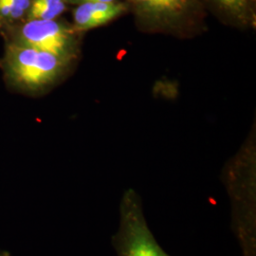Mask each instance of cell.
<instances>
[{
	"label": "cell",
	"mask_w": 256,
	"mask_h": 256,
	"mask_svg": "<svg viewBox=\"0 0 256 256\" xmlns=\"http://www.w3.org/2000/svg\"><path fill=\"white\" fill-rule=\"evenodd\" d=\"M6 42L46 52L72 62L79 52V32L59 18L26 20L2 32Z\"/></svg>",
	"instance_id": "277c9868"
},
{
	"label": "cell",
	"mask_w": 256,
	"mask_h": 256,
	"mask_svg": "<svg viewBox=\"0 0 256 256\" xmlns=\"http://www.w3.org/2000/svg\"><path fill=\"white\" fill-rule=\"evenodd\" d=\"M68 0H32L26 20L59 18L68 9Z\"/></svg>",
	"instance_id": "9c48e42d"
},
{
	"label": "cell",
	"mask_w": 256,
	"mask_h": 256,
	"mask_svg": "<svg viewBox=\"0 0 256 256\" xmlns=\"http://www.w3.org/2000/svg\"><path fill=\"white\" fill-rule=\"evenodd\" d=\"M128 12V5L124 1L117 3L86 2L76 5L74 10L72 27L77 32L82 34L106 25Z\"/></svg>",
	"instance_id": "8992f818"
},
{
	"label": "cell",
	"mask_w": 256,
	"mask_h": 256,
	"mask_svg": "<svg viewBox=\"0 0 256 256\" xmlns=\"http://www.w3.org/2000/svg\"><path fill=\"white\" fill-rule=\"evenodd\" d=\"M122 0H68V4L72 5H79L86 2H102V3H117V2H122Z\"/></svg>",
	"instance_id": "30bf717a"
},
{
	"label": "cell",
	"mask_w": 256,
	"mask_h": 256,
	"mask_svg": "<svg viewBox=\"0 0 256 256\" xmlns=\"http://www.w3.org/2000/svg\"><path fill=\"white\" fill-rule=\"evenodd\" d=\"M111 243L117 256H171L158 243L148 226L142 198L132 188L122 196L119 226Z\"/></svg>",
	"instance_id": "3957f363"
},
{
	"label": "cell",
	"mask_w": 256,
	"mask_h": 256,
	"mask_svg": "<svg viewBox=\"0 0 256 256\" xmlns=\"http://www.w3.org/2000/svg\"><path fill=\"white\" fill-rule=\"evenodd\" d=\"M210 3L222 16L239 25H248L256 18V0H202Z\"/></svg>",
	"instance_id": "52a82bcc"
},
{
	"label": "cell",
	"mask_w": 256,
	"mask_h": 256,
	"mask_svg": "<svg viewBox=\"0 0 256 256\" xmlns=\"http://www.w3.org/2000/svg\"><path fill=\"white\" fill-rule=\"evenodd\" d=\"M248 140L223 171L230 205V227L242 256H256V154Z\"/></svg>",
	"instance_id": "6da1fadb"
},
{
	"label": "cell",
	"mask_w": 256,
	"mask_h": 256,
	"mask_svg": "<svg viewBox=\"0 0 256 256\" xmlns=\"http://www.w3.org/2000/svg\"><path fill=\"white\" fill-rule=\"evenodd\" d=\"M70 64V61L52 54L10 42H6L0 60L6 84L27 95L45 92L61 79Z\"/></svg>",
	"instance_id": "7a4b0ae2"
},
{
	"label": "cell",
	"mask_w": 256,
	"mask_h": 256,
	"mask_svg": "<svg viewBox=\"0 0 256 256\" xmlns=\"http://www.w3.org/2000/svg\"><path fill=\"white\" fill-rule=\"evenodd\" d=\"M32 0H0V28L2 32L27 19Z\"/></svg>",
	"instance_id": "ba28073f"
},
{
	"label": "cell",
	"mask_w": 256,
	"mask_h": 256,
	"mask_svg": "<svg viewBox=\"0 0 256 256\" xmlns=\"http://www.w3.org/2000/svg\"><path fill=\"white\" fill-rule=\"evenodd\" d=\"M140 25L151 30H178L200 23L202 0H122Z\"/></svg>",
	"instance_id": "5b68a950"
},
{
	"label": "cell",
	"mask_w": 256,
	"mask_h": 256,
	"mask_svg": "<svg viewBox=\"0 0 256 256\" xmlns=\"http://www.w3.org/2000/svg\"><path fill=\"white\" fill-rule=\"evenodd\" d=\"M0 256H10V254L7 250H4L0 248Z\"/></svg>",
	"instance_id": "8fae6325"
}]
</instances>
